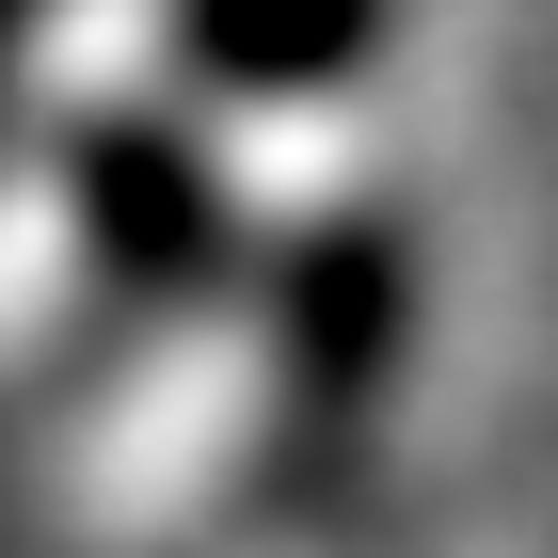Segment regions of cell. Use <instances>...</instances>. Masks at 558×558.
Here are the masks:
<instances>
[{
  "label": "cell",
  "mask_w": 558,
  "mask_h": 558,
  "mask_svg": "<svg viewBox=\"0 0 558 558\" xmlns=\"http://www.w3.org/2000/svg\"><path fill=\"white\" fill-rule=\"evenodd\" d=\"M175 16H192V48L240 96H303V81H336L351 48L384 33V0H175Z\"/></svg>",
  "instance_id": "1"
}]
</instances>
